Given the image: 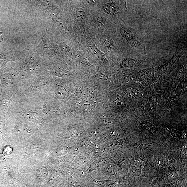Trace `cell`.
Returning a JSON list of instances; mask_svg holds the SVG:
<instances>
[{
  "instance_id": "obj_1",
  "label": "cell",
  "mask_w": 187,
  "mask_h": 187,
  "mask_svg": "<svg viewBox=\"0 0 187 187\" xmlns=\"http://www.w3.org/2000/svg\"><path fill=\"white\" fill-rule=\"evenodd\" d=\"M120 33L133 54L146 55L145 42L141 33L128 27H121Z\"/></svg>"
},
{
  "instance_id": "obj_2",
  "label": "cell",
  "mask_w": 187,
  "mask_h": 187,
  "mask_svg": "<svg viewBox=\"0 0 187 187\" xmlns=\"http://www.w3.org/2000/svg\"><path fill=\"white\" fill-rule=\"evenodd\" d=\"M116 4L114 2H108L105 4L103 6L104 12L109 15H115L117 14L118 8Z\"/></svg>"
},
{
  "instance_id": "obj_3",
  "label": "cell",
  "mask_w": 187,
  "mask_h": 187,
  "mask_svg": "<svg viewBox=\"0 0 187 187\" xmlns=\"http://www.w3.org/2000/svg\"><path fill=\"white\" fill-rule=\"evenodd\" d=\"M101 41L102 44L106 47L112 50L114 47L113 41L111 37L104 35L101 37Z\"/></svg>"
},
{
  "instance_id": "obj_4",
  "label": "cell",
  "mask_w": 187,
  "mask_h": 187,
  "mask_svg": "<svg viewBox=\"0 0 187 187\" xmlns=\"http://www.w3.org/2000/svg\"><path fill=\"white\" fill-rule=\"evenodd\" d=\"M137 62V59L133 58H126L122 61L123 65L124 67L130 68L135 67Z\"/></svg>"
},
{
  "instance_id": "obj_5",
  "label": "cell",
  "mask_w": 187,
  "mask_h": 187,
  "mask_svg": "<svg viewBox=\"0 0 187 187\" xmlns=\"http://www.w3.org/2000/svg\"><path fill=\"white\" fill-rule=\"evenodd\" d=\"M94 24L95 27L98 30H103L105 27V22L99 18H97L95 20Z\"/></svg>"
},
{
  "instance_id": "obj_6",
  "label": "cell",
  "mask_w": 187,
  "mask_h": 187,
  "mask_svg": "<svg viewBox=\"0 0 187 187\" xmlns=\"http://www.w3.org/2000/svg\"><path fill=\"white\" fill-rule=\"evenodd\" d=\"M186 84L184 83H181L177 87L176 91V94L177 96H181L186 92Z\"/></svg>"
},
{
  "instance_id": "obj_7",
  "label": "cell",
  "mask_w": 187,
  "mask_h": 187,
  "mask_svg": "<svg viewBox=\"0 0 187 187\" xmlns=\"http://www.w3.org/2000/svg\"><path fill=\"white\" fill-rule=\"evenodd\" d=\"M77 18L80 20H84L86 18V15L85 11L83 8L79 7L76 11Z\"/></svg>"
}]
</instances>
